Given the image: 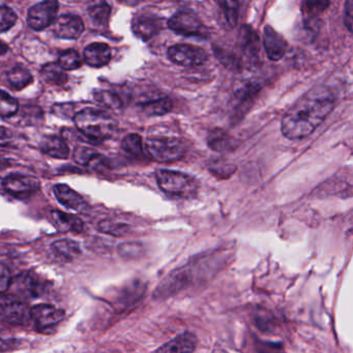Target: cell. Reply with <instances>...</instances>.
<instances>
[{"label":"cell","mask_w":353,"mask_h":353,"mask_svg":"<svg viewBox=\"0 0 353 353\" xmlns=\"http://www.w3.org/2000/svg\"><path fill=\"white\" fill-rule=\"evenodd\" d=\"M334 106L336 98L330 88L315 86L285 113L281 125L283 135L290 140L307 137L327 119Z\"/></svg>","instance_id":"obj_1"},{"label":"cell","mask_w":353,"mask_h":353,"mask_svg":"<svg viewBox=\"0 0 353 353\" xmlns=\"http://www.w3.org/2000/svg\"><path fill=\"white\" fill-rule=\"evenodd\" d=\"M74 121L82 134L94 141L110 139L117 129L115 119L98 109H82L74 115Z\"/></svg>","instance_id":"obj_2"},{"label":"cell","mask_w":353,"mask_h":353,"mask_svg":"<svg viewBox=\"0 0 353 353\" xmlns=\"http://www.w3.org/2000/svg\"><path fill=\"white\" fill-rule=\"evenodd\" d=\"M156 179L159 188L172 197L192 198L199 189V183L193 176L177 171L161 169L157 171Z\"/></svg>","instance_id":"obj_3"},{"label":"cell","mask_w":353,"mask_h":353,"mask_svg":"<svg viewBox=\"0 0 353 353\" xmlns=\"http://www.w3.org/2000/svg\"><path fill=\"white\" fill-rule=\"evenodd\" d=\"M146 154L158 163H173L185 154V145L181 139L167 136L150 137L145 141Z\"/></svg>","instance_id":"obj_4"},{"label":"cell","mask_w":353,"mask_h":353,"mask_svg":"<svg viewBox=\"0 0 353 353\" xmlns=\"http://www.w3.org/2000/svg\"><path fill=\"white\" fill-rule=\"evenodd\" d=\"M168 28L177 34L205 39L210 37L208 28L195 14L190 11H179L169 19Z\"/></svg>","instance_id":"obj_5"},{"label":"cell","mask_w":353,"mask_h":353,"mask_svg":"<svg viewBox=\"0 0 353 353\" xmlns=\"http://www.w3.org/2000/svg\"><path fill=\"white\" fill-rule=\"evenodd\" d=\"M169 59L183 67H197L208 59V53L201 47L190 44H176L168 49Z\"/></svg>","instance_id":"obj_6"},{"label":"cell","mask_w":353,"mask_h":353,"mask_svg":"<svg viewBox=\"0 0 353 353\" xmlns=\"http://www.w3.org/2000/svg\"><path fill=\"white\" fill-rule=\"evenodd\" d=\"M59 3L54 0H47L32 6L28 11V23L34 30H46L53 26L59 13Z\"/></svg>","instance_id":"obj_7"},{"label":"cell","mask_w":353,"mask_h":353,"mask_svg":"<svg viewBox=\"0 0 353 353\" xmlns=\"http://www.w3.org/2000/svg\"><path fill=\"white\" fill-rule=\"evenodd\" d=\"M0 317L14 325H24L32 319L30 307L26 303L9 297L0 299Z\"/></svg>","instance_id":"obj_8"},{"label":"cell","mask_w":353,"mask_h":353,"mask_svg":"<svg viewBox=\"0 0 353 353\" xmlns=\"http://www.w3.org/2000/svg\"><path fill=\"white\" fill-rule=\"evenodd\" d=\"M162 28V18L150 12L138 14L132 21V30L134 34L144 42L154 38Z\"/></svg>","instance_id":"obj_9"},{"label":"cell","mask_w":353,"mask_h":353,"mask_svg":"<svg viewBox=\"0 0 353 353\" xmlns=\"http://www.w3.org/2000/svg\"><path fill=\"white\" fill-rule=\"evenodd\" d=\"M9 289L22 299H34L42 294L44 284L34 272H26L11 282Z\"/></svg>","instance_id":"obj_10"},{"label":"cell","mask_w":353,"mask_h":353,"mask_svg":"<svg viewBox=\"0 0 353 353\" xmlns=\"http://www.w3.org/2000/svg\"><path fill=\"white\" fill-rule=\"evenodd\" d=\"M3 188L8 193L19 197L32 195L41 189L40 181L37 177L24 174H12L3 181Z\"/></svg>","instance_id":"obj_11"},{"label":"cell","mask_w":353,"mask_h":353,"mask_svg":"<svg viewBox=\"0 0 353 353\" xmlns=\"http://www.w3.org/2000/svg\"><path fill=\"white\" fill-rule=\"evenodd\" d=\"M55 36L63 40H77L84 32V23L81 18L73 14H65L57 18L53 23Z\"/></svg>","instance_id":"obj_12"},{"label":"cell","mask_w":353,"mask_h":353,"mask_svg":"<svg viewBox=\"0 0 353 353\" xmlns=\"http://www.w3.org/2000/svg\"><path fill=\"white\" fill-rule=\"evenodd\" d=\"M30 318L41 330L53 327L65 318V312L51 305H38L30 309Z\"/></svg>","instance_id":"obj_13"},{"label":"cell","mask_w":353,"mask_h":353,"mask_svg":"<svg viewBox=\"0 0 353 353\" xmlns=\"http://www.w3.org/2000/svg\"><path fill=\"white\" fill-rule=\"evenodd\" d=\"M263 47L270 61H279L286 54L288 43L282 34L266 26L263 30Z\"/></svg>","instance_id":"obj_14"},{"label":"cell","mask_w":353,"mask_h":353,"mask_svg":"<svg viewBox=\"0 0 353 353\" xmlns=\"http://www.w3.org/2000/svg\"><path fill=\"white\" fill-rule=\"evenodd\" d=\"M239 48L247 63H255L259 59L260 40L256 32L249 26H243L239 39Z\"/></svg>","instance_id":"obj_15"},{"label":"cell","mask_w":353,"mask_h":353,"mask_svg":"<svg viewBox=\"0 0 353 353\" xmlns=\"http://www.w3.org/2000/svg\"><path fill=\"white\" fill-rule=\"evenodd\" d=\"M197 344V336L192 332H185L161 346L156 353H194Z\"/></svg>","instance_id":"obj_16"},{"label":"cell","mask_w":353,"mask_h":353,"mask_svg":"<svg viewBox=\"0 0 353 353\" xmlns=\"http://www.w3.org/2000/svg\"><path fill=\"white\" fill-rule=\"evenodd\" d=\"M111 55V48L105 43H92L84 49V61L92 68L108 65Z\"/></svg>","instance_id":"obj_17"},{"label":"cell","mask_w":353,"mask_h":353,"mask_svg":"<svg viewBox=\"0 0 353 353\" xmlns=\"http://www.w3.org/2000/svg\"><path fill=\"white\" fill-rule=\"evenodd\" d=\"M57 200L65 208L82 212L88 208L84 198L67 185H57L53 188Z\"/></svg>","instance_id":"obj_18"},{"label":"cell","mask_w":353,"mask_h":353,"mask_svg":"<svg viewBox=\"0 0 353 353\" xmlns=\"http://www.w3.org/2000/svg\"><path fill=\"white\" fill-rule=\"evenodd\" d=\"M208 144L212 150L221 154H227L237 148V140L221 129H214L210 132L208 137Z\"/></svg>","instance_id":"obj_19"},{"label":"cell","mask_w":353,"mask_h":353,"mask_svg":"<svg viewBox=\"0 0 353 353\" xmlns=\"http://www.w3.org/2000/svg\"><path fill=\"white\" fill-rule=\"evenodd\" d=\"M41 150L51 158L65 160L69 158L70 150L67 142L57 136H47L41 142Z\"/></svg>","instance_id":"obj_20"},{"label":"cell","mask_w":353,"mask_h":353,"mask_svg":"<svg viewBox=\"0 0 353 353\" xmlns=\"http://www.w3.org/2000/svg\"><path fill=\"white\" fill-rule=\"evenodd\" d=\"M53 223L57 229L61 231H74V232H81L84 229V223L81 219L74 214H65L61 210H53L52 214Z\"/></svg>","instance_id":"obj_21"},{"label":"cell","mask_w":353,"mask_h":353,"mask_svg":"<svg viewBox=\"0 0 353 353\" xmlns=\"http://www.w3.org/2000/svg\"><path fill=\"white\" fill-rule=\"evenodd\" d=\"M8 81L12 88L22 90L34 81L32 74L22 65H16L8 72Z\"/></svg>","instance_id":"obj_22"},{"label":"cell","mask_w":353,"mask_h":353,"mask_svg":"<svg viewBox=\"0 0 353 353\" xmlns=\"http://www.w3.org/2000/svg\"><path fill=\"white\" fill-rule=\"evenodd\" d=\"M42 77L51 85H63L67 83L69 77L65 70L57 63H47L43 67Z\"/></svg>","instance_id":"obj_23"},{"label":"cell","mask_w":353,"mask_h":353,"mask_svg":"<svg viewBox=\"0 0 353 353\" xmlns=\"http://www.w3.org/2000/svg\"><path fill=\"white\" fill-rule=\"evenodd\" d=\"M141 108L148 115L161 117V115L167 114L172 110V102L170 99L163 97V98L154 99V100L142 103Z\"/></svg>","instance_id":"obj_24"},{"label":"cell","mask_w":353,"mask_h":353,"mask_svg":"<svg viewBox=\"0 0 353 353\" xmlns=\"http://www.w3.org/2000/svg\"><path fill=\"white\" fill-rule=\"evenodd\" d=\"M74 160L78 164L83 165V166H88V165L100 166V165H103L104 157L90 148H79L74 152Z\"/></svg>","instance_id":"obj_25"},{"label":"cell","mask_w":353,"mask_h":353,"mask_svg":"<svg viewBox=\"0 0 353 353\" xmlns=\"http://www.w3.org/2000/svg\"><path fill=\"white\" fill-rule=\"evenodd\" d=\"M121 148L128 154L135 158H143L144 148L142 138L138 134H130L123 138Z\"/></svg>","instance_id":"obj_26"},{"label":"cell","mask_w":353,"mask_h":353,"mask_svg":"<svg viewBox=\"0 0 353 353\" xmlns=\"http://www.w3.org/2000/svg\"><path fill=\"white\" fill-rule=\"evenodd\" d=\"M53 250L57 255L65 257V259H72L81 253L79 245L76 241H70V239H61V241H55L52 245Z\"/></svg>","instance_id":"obj_27"},{"label":"cell","mask_w":353,"mask_h":353,"mask_svg":"<svg viewBox=\"0 0 353 353\" xmlns=\"http://www.w3.org/2000/svg\"><path fill=\"white\" fill-rule=\"evenodd\" d=\"M59 65L65 71H73V70L79 69L81 67L82 59L77 51L69 49V50L61 51L59 53Z\"/></svg>","instance_id":"obj_28"},{"label":"cell","mask_w":353,"mask_h":353,"mask_svg":"<svg viewBox=\"0 0 353 353\" xmlns=\"http://www.w3.org/2000/svg\"><path fill=\"white\" fill-rule=\"evenodd\" d=\"M90 19L97 26H106L110 17L111 8L106 3H99L88 10Z\"/></svg>","instance_id":"obj_29"},{"label":"cell","mask_w":353,"mask_h":353,"mask_svg":"<svg viewBox=\"0 0 353 353\" xmlns=\"http://www.w3.org/2000/svg\"><path fill=\"white\" fill-rule=\"evenodd\" d=\"M94 98L98 104L105 107V108L115 110V109L121 108V106H123V102H121L119 97H117L113 92H107V90H96L94 92Z\"/></svg>","instance_id":"obj_30"},{"label":"cell","mask_w":353,"mask_h":353,"mask_svg":"<svg viewBox=\"0 0 353 353\" xmlns=\"http://www.w3.org/2000/svg\"><path fill=\"white\" fill-rule=\"evenodd\" d=\"M19 110L17 101L5 90H0V117H12Z\"/></svg>","instance_id":"obj_31"},{"label":"cell","mask_w":353,"mask_h":353,"mask_svg":"<svg viewBox=\"0 0 353 353\" xmlns=\"http://www.w3.org/2000/svg\"><path fill=\"white\" fill-rule=\"evenodd\" d=\"M328 6H330V3H326V1H316V3L307 1V3H303L301 10H303L305 20L312 23L327 9Z\"/></svg>","instance_id":"obj_32"},{"label":"cell","mask_w":353,"mask_h":353,"mask_svg":"<svg viewBox=\"0 0 353 353\" xmlns=\"http://www.w3.org/2000/svg\"><path fill=\"white\" fill-rule=\"evenodd\" d=\"M222 9L225 21L230 28H234L239 21V6L236 1H220L218 3Z\"/></svg>","instance_id":"obj_33"},{"label":"cell","mask_w":353,"mask_h":353,"mask_svg":"<svg viewBox=\"0 0 353 353\" xmlns=\"http://www.w3.org/2000/svg\"><path fill=\"white\" fill-rule=\"evenodd\" d=\"M210 171L216 176L225 179H228L236 171V167L235 165L224 162V161H216L210 165Z\"/></svg>","instance_id":"obj_34"},{"label":"cell","mask_w":353,"mask_h":353,"mask_svg":"<svg viewBox=\"0 0 353 353\" xmlns=\"http://www.w3.org/2000/svg\"><path fill=\"white\" fill-rule=\"evenodd\" d=\"M17 19V15L11 8L6 7V6L0 8V32L11 30L15 26Z\"/></svg>","instance_id":"obj_35"},{"label":"cell","mask_w":353,"mask_h":353,"mask_svg":"<svg viewBox=\"0 0 353 353\" xmlns=\"http://www.w3.org/2000/svg\"><path fill=\"white\" fill-rule=\"evenodd\" d=\"M99 229L102 232L109 233L111 235H115V236H121V235L125 234L128 230V226L125 224H121V223L111 222V221H103L99 225Z\"/></svg>","instance_id":"obj_36"},{"label":"cell","mask_w":353,"mask_h":353,"mask_svg":"<svg viewBox=\"0 0 353 353\" xmlns=\"http://www.w3.org/2000/svg\"><path fill=\"white\" fill-rule=\"evenodd\" d=\"M11 272L5 264L0 263V294L9 290L11 285Z\"/></svg>","instance_id":"obj_37"},{"label":"cell","mask_w":353,"mask_h":353,"mask_svg":"<svg viewBox=\"0 0 353 353\" xmlns=\"http://www.w3.org/2000/svg\"><path fill=\"white\" fill-rule=\"evenodd\" d=\"M344 23L349 32H352L353 26V3L351 0L345 3Z\"/></svg>","instance_id":"obj_38"},{"label":"cell","mask_w":353,"mask_h":353,"mask_svg":"<svg viewBox=\"0 0 353 353\" xmlns=\"http://www.w3.org/2000/svg\"><path fill=\"white\" fill-rule=\"evenodd\" d=\"M259 353H286V351L281 344L261 343L259 346Z\"/></svg>","instance_id":"obj_39"},{"label":"cell","mask_w":353,"mask_h":353,"mask_svg":"<svg viewBox=\"0 0 353 353\" xmlns=\"http://www.w3.org/2000/svg\"><path fill=\"white\" fill-rule=\"evenodd\" d=\"M12 137V132L7 128L0 127V140L10 139Z\"/></svg>","instance_id":"obj_40"},{"label":"cell","mask_w":353,"mask_h":353,"mask_svg":"<svg viewBox=\"0 0 353 353\" xmlns=\"http://www.w3.org/2000/svg\"><path fill=\"white\" fill-rule=\"evenodd\" d=\"M9 341L6 340V339L3 338L1 334H0V350H5V349H7L8 347H9Z\"/></svg>","instance_id":"obj_41"},{"label":"cell","mask_w":353,"mask_h":353,"mask_svg":"<svg viewBox=\"0 0 353 353\" xmlns=\"http://www.w3.org/2000/svg\"><path fill=\"white\" fill-rule=\"evenodd\" d=\"M9 51V47L3 41H0V55H5Z\"/></svg>","instance_id":"obj_42"},{"label":"cell","mask_w":353,"mask_h":353,"mask_svg":"<svg viewBox=\"0 0 353 353\" xmlns=\"http://www.w3.org/2000/svg\"><path fill=\"white\" fill-rule=\"evenodd\" d=\"M212 353H228L226 351L223 350V349H214V352Z\"/></svg>","instance_id":"obj_43"},{"label":"cell","mask_w":353,"mask_h":353,"mask_svg":"<svg viewBox=\"0 0 353 353\" xmlns=\"http://www.w3.org/2000/svg\"><path fill=\"white\" fill-rule=\"evenodd\" d=\"M3 6H5V3L3 1H0V8L3 7Z\"/></svg>","instance_id":"obj_44"}]
</instances>
